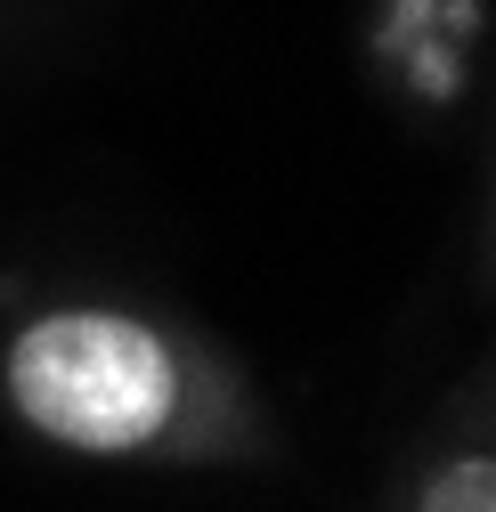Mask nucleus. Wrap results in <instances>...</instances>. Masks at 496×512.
I'll return each mask as SVG.
<instances>
[{
    "label": "nucleus",
    "instance_id": "f257e3e1",
    "mask_svg": "<svg viewBox=\"0 0 496 512\" xmlns=\"http://www.w3.org/2000/svg\"><path fill=\"white\" fill-rule=\"evenodd\" d=\"M0 415L33 447L122 472H236L277 415L196 317L139 293H49L0 334Z\"/></svg>",
    "mask_w": 496,
    "mask_h": 512
},
{
    "label": "nucleus",
    "instance_id": "f03ea898",
    "mask_svg": "<svg viewBox=\"0 0 496 512\" xmlns=\"http://www.w3.org/2000/svg\"><path fill=\"white\" fill-rule=\"evenodd\" d=\"M391 512H496V423L488 374L464 382V399L415 439V456L391 488Z\"/></svg>",
    "mask_w": 496,
    "mask_h": 512
}]
</instances>
